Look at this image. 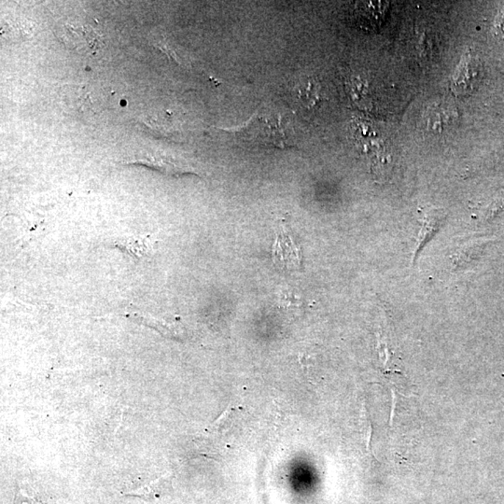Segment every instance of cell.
<instances>
[{
  "label": "cell",
  "mask_w": 504,
  "mask_h": 504,
  "mask_svg": "<svg viewBox=\"0 0 504 504\" xmlns=\"http://www.w3.org/2000/svg\"><path fill=\"white\" fill-rule=\"evenodd\" d=\"M223 130L249 143L281 149L292 145L281 121L264 116H254L245 126Z\"/></svg>",
  "instance_id": "6da1fadb"
},
{
  "label": "cell",
  "mask_w": 504,
  "mask_h": 504,
  "mask_svg": "<svg viewBox=\"0 0 504 504\" xmlns=\"http://www.w3.org/2000/svg\"><path fill=\"white\" fill-rule=\"evenodd\" d=\"M273 258L282 269L296 270L301 265V251L284 227L279 229L273 246Z\"/></svg>",
  "instance_id": "7a4b0ae2"
},
{
  "label": "cell",
  "mask_w": 504,
  "mask_h": 504,
  "mask_svg": "<svg viewBox=\"0 0 504 504\" xmlns=\"http://www.w3.org/2000/svg\"><path fill=\"white\" fill-rule=\"evenodd\" d=\"M481 65L478 59L468 54L461 59L452 79V90L456 95H468L478 84Z\"/></svg>",
  "instance_id": "3957f363"
},
{
  "label": "cell",
  "mask_w": 504,
  "mask_h": 504,
  "mask_svg": "<svg viewBox=\"0 0 504 504\" xmlns=\"http://www.w3.org/2000/svg\"><path fill=\"white\" fill-rule=\"evenodd\" d=\"M445 220V214L441 209L425 210L422 214V228L417 235V248L415 249L414 261L417 260L420 252L434 235L441 229Z\"/></svg>",
  "instance_id": "277c9868"
},
{
  "label": "cell",
  "mask_w": 504,
  "mask_h": 504,
  "mask_svg": "<svg viewBox=\"0 0 504 504\" xmlns=\"http://www.w3.org/2000/svg\"><path fill=\"white\" fill-rule=\"evenodd\" d=\"M115 246L135 258H144V257L148 256L152 249V244L149 237H135V235L120 238L116 241Z\"/></svg>",
  "instance_id": "5b68a950"
},
{
  "label": "cell",
  "mask_w": 504,
  "mask_h": 504,
  "mask_svg": "<svg viewBox=\"0 0 504 504\" xmlns=\"http://www.w3.org/2000/svg\"><path fill=\"white\" fill-rule=\"evenodd\" d=\"M165 477L166 476H162V477L158 478L156 480L140 487V489L124 492L123 495L140 498L144 501L155 500V498H160L161 495H162L163 484L165 480Z\"/></svg>",
  "instance_id": "8992f818"
},
{
  "label": "cell",
  "mask_w": 504,
  "mask_h": 504,
  "mask_svg": "<svg viewBox=\"0 0 504 504\" xmlns=\"http://www.w3.org/2000/svg\"><path fill=\"white\" fill-rule=\"evenodd\" d=\"M30 27L27 26V23L24 22L12 21L10 23H5L4 26L1 27V34L6 38H27V36L31 35V31L29 30Z\"/></svg>",
  "instance_id": "52a82bcc"
},
{
  "label": "cell",
  "mask_w": 504,
  "mask_h": 504,
  "mask_svg": "<svg viewBox=\"0 0 504 504\" xmlns=\"http://www.w3.org/2000/svg\"><path fill=\"white\" fill-rule=\"evenodd\" d=\"M497 27L498 34L504 40V10H503V13L498 16L497 27Z\"/></svg>",
  "instance_id": "ba28073f"
},
{
  "label": "cell",
  "mask_w": 504,
  "mask_h": 504,
  "mask_svg": "<svg viewBox=\"0 0 504 504\" xmlns=\"http://www.w3.org/2000/svg\"><path fill=\"white\" fill-rule=\"evenodd\" d=\"M21 504H43V503H38V501H36L35 498L29 497V495L24 494L23 500H22Z\"/></svg>",
  "instance_id": "9c48e42d"
}]
</instances>
